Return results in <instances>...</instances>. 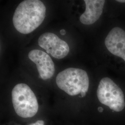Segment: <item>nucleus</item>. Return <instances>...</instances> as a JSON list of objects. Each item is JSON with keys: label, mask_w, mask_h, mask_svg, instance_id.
Here are the masks:
<instances>
[{"label": "nucleus", "mask_w": 125, "mask_h": 125, "mask_svg": "<svg viewBox=\"0 0 125 125\" xmlns=\"http://www.w3.org/2000/svg\"><path fill=\"white\" fill-rule=\"evenodd\" d=\"M45 13L46 7L41 0H24L18 5L13 14V26L19 32L29 34L42 23Z\"/></svg>", "instance_id": "nucleus-1"}, {"label": "nucleus", "mask_w": 125, "mask_h": 125, "mask_svg": "<svg viewBox=\"0 0 125 125\" xmlns=\"http://www.w3.org/2000/svg\"><path fill=\"white\" fill-rule=\"evenodd\" d=\"M57 85L60 89L71 96L80 93L85 97L89 87V78L85 71L69 68L59 72L56 77Z\"/></svg>", "instance_id": "nucleus-2"}, {"label": "nucleus", "mask_w": 125, "mask_h": 125, "mask_svg": "<svg viewBox=\"0 0 125 125\" xmlns=\"http://www.w3.org/2000/svg\"><path fill=\"white\" fill-rule=\"evenodd\" d=\"M12 99L14 109L21 117L31 118L38 111L36 96L26 84L19 83L14 86L12 91Z\"/></svg>", "instance_id": "nucleus-3"}, {"label": "nucleus", "mask_w": 125, "mask_h": 125, "mask_svg": "<svg viewBox=\"0 0 125 125\" xmlns=\"http://www.w3.org/2000/svg\"><path fill=\"white\" fill-rule=\"evenodd\" d=\"M97 96L100 103L115 112L121 111L125 107V98L122 90L108 77H104L100 81Z\"/></svg>", "instance_id": "nucleus-4"}, {"label": "nucleus", "mask_w": 125, "mask_h": 125, "mask_svg": "<svg viewBox=\"0 0 125 125\" xmlns=\"http://www.w3.org/2000/svg\"><path fill=\"white\" fill-rule=\"evenodd\" d=\"M38 44L47 53L57 59L65 58L70 51L67 43L52 32L42 34L38 39Z\"/></svg>", "instance_id": "nucleus-5"}, {"label": "nucleus", "mask_w": 125, "mask_h": 125, "mask_svg": "<svg viewBox=\"0 0 125 125\" xmlns=\"http://www.w3.org/2000/svg\"><path fill=\"white\" fill-rule=\"evenodd\" d=\"M28 57L36 64L42 79L47 80L53 76L55 71L54 63L48 54L39 50H32L28 54Z\"/></svg>", "instance_id": "nucleus-6"}, {"label": "nucleus", "mask_w": 125, "mask_h": 125, "mask_svg": "<svg viewBox=\"0 0 125 125\" xmlns=\"http://www.w3.org/2000/svg\"><path fill=\"white\" fill-rule=\"evenodd\" d=\"M105 44L112 54L122 58L125 62V31L115 27L109 31L105 40Z\"/></svg>", "instance_id": "nucleus-7"}, {"label": "nucleus", "mask_w": 125, "mask_h": 125, "mask_svg": "<svg viewBox=\"0 0 125 125\" xmlns=\"http://www.w3.org/2000/svg\"><path fill=\"white\" fill-rule=\"evenodd\" d=\"M85 12L80 17L81 22L84 25H91L98 21L103 13L105 3L104 0H84Z\"/></svg>", "instance_id": "nucleus-8"}, {"label": "nucleus", "mask_w": 125, "mask_h": 125, "mask_svg": "<svg viewBox=\"0 0 125 125\" xmlns=\"http://www.w3.org/2000/svg\"><path fill=\"white\" fill-rule=\"evenodd\" d=\"M29 125H44V121L42 120H40L37 121L36 122L32 123Z\"/></svg>", "instance_id": "nucleus-9"}, {"label": "nucleus", "mask_w": 125, "mask_h": 125, "mask_svg": "<svg viewBox=\"0 0 125 125\" xmlns=\"http://www.w3.org/2000/svg\"><path fill=\"white\" fill-rule=\"evenodd\" d=\"M60 32L62 35H65L66 34V31L64 29H62L60 31Z\"/></svg>", "instance_id": "nucleus-10"}, {"label": "nucleus", "mask_w": 125, "mask_h": 125, "mask_svg": "<svg viewBox=\"0 0 125 125\" xmlns=\"http://www.w3.org/2000/svg\"><path fill=\"white\" fill-rule=\"evenodd\" d=\"M98 111L100 113H102L103 111V107H99L98 108Z\"/></svg>", "instance_id": "nucleus-11"}, {"label": "nucleus", "mask_w": 125, "mask_h": 125, "mask_svg": "<svg viewBox=\"0 0 125 125\" xmlns=\"http://www.w3.org/2000/svg\"><path fill=\"white\" fill-rule=\"evenodd\" d=\"M117 1L119 2H123V3H125V0H117Z\"/></svg>", "instance_id": "nucleus-12"}]
</instances>
